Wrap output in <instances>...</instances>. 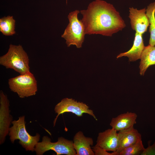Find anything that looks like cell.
<instances>
[{
  "instance_id": "3957f363",
  "label": "cell",
  "mask_w": 155,
  "mask_h": 155,
  "mask_svg": "<svg viewBox=\"0 0 155 155\" xmlns=\"http://www.w3.org/2000/svg\"><path fill=\"white\" fill-rule=\"evenodd\" d=\"M12 126L10 128L9 135L11 142L14 143L16 140L27 151H35L36 145L40 140V135L38 133L32 136L27 131L26 128L25 116L19 117L17 120L12 121Z\"/></svg>"
},
{
  "instance_id": "d6986e66",
  "label": "cell",
  "mask_w": 155,
  "mask_h": 155,
  "mask_svg": "<svg viewBox=\"0 0 155 155\" xmlns=\"http://www.w3.org/2000/svg\"><path fill=\"white\" fill-rule=\"evenodd\" d=\"M92 148L95 155H118L116 152L109 153L102 148L96 145Z\"/></svg>"
},
{
  "instance_id": "4fadbf2b",
  "label": "cell",
  "mask_w": 155,
  "mask_h": 155,
  "mask_svg": "<svg viewBox=\"0 0 155 155\" xmlns=\"http://www.w3.org/2000/svg\"><path fill=\"white\" fill-rule=\"evenodd\" d=\"M137 117L135 113L127 112L113 118L110 125L117 131L129 129L136 123Z\"/></svg>"
},
{
  "instance_id": "5bb4252c",
  "label": "cell",
  "mask_w": 155,
  "mask_h": 155,
  "mask_svg": "<svg viewBox=\"0 0 155 155\" xmlns=\"http://www.w3.org/2000/svg\"><path fill=\"white\" fill-rule=\"evenodd\" d=\"M145 46L142 35L135 32L133 44L131 48L127 51L119 54L117 58L127 57L130 61H136L140 59Z\"/></svg>"
},
{
  "instance_id": "8fae6325",
  "label": "cell",
  "mask_w": 155,
  "mask_h": 155,
  "mask_svg": "<svg viewBox=\"0 0 155 155\" xmlns=\"http://www.w3.org/2000/svg\"><path fill=\"white\" fill-rule=\"evenodd\" d=\"M117 131L112 128L98 133L95 145L107 151L116 152L118 146Z\"/></svg>"
},
{
  "instance_id": "6da1fadb",
  "label": "cell",
  "mask_w": 155,
  "mask_h": 155,
  "mask_svg": "<svg viewBox=\"0 0 155 155\" xmlns=\"http://www.w3.org/2000/svg\"><path fill=\"white\" fill-rule=\"evenodd\" d=\"M81 21L86 34H99L111 36L126 26L125 22L113 5L102 0L90 3L86 10H81Z\"/></svg>"
},
{
  "instance_id": "ac0fdd59",
  "label": "cell",
  "mask_w": 155,
  "mask_h": 155,
  "mask_svg": "<svg viewBox=\"0 0 155 155\" xmlns=\"http://www.w3.org/2000/svg\"><path fill=\"white\" fill-rule=\"evenodd\" d=\"M142 140L122 150L119 155H141L145 149Z\"/></svg>"
},
{
  "instance_id": "e0dca14e",
  "label": "cell",
  "mask_w": 155,
  "mask_h": 155,
  "mask_svg": "<svg viewBox=\"0 0 155 155\" xmlns=\"http://www.w3.org/2000/svg\"><path fill=\"white\" fill-rule=\"evenodd\" d=\"M15 20L13 16H8L0 19V31L4 35L12 36L16 33Z\"/></svg>"
},
{
  "instance_id": "8992f818",
  "label": "cell",
  "mask_w": 155,
  "mask_h": 155,
  "mask_svg": "<svg viewBox=\"0 0 155 155\" xmlns=\"http://www.w3.org/2000/svg\"><path fill=\"white\" fill-rule=\"evenodd\" d=\"M50 150L55 152L57 155H76V152L73 145V141L67 140L62 137L58 138L57 142H53L50 138L44 136L42 141L36 145L35 151L36 155H42Z\"/></svg>"
},
{
  "instance_id": "5b68a950",
  "label": "cell",
  "mask_w": 155,
  "mask_h": 155,
  "mask_svg": "<svg viewBox=\"0 0 155 155\" xmlns=\"http://www.w3.org/2000/svg\"><path fill=\"white\" fill-rule=\"evenodd\" d=\"M8 84L11 90L21 98L34 95L37 91V81L30 72L10 78Z\"/></svg>"
},
{
  "instance_id": "9c48e42d",
  "label": "cell",
  "mask_w": 155,
  "mask_h": 155,
  "mask_svg": "<svg viewBox=\"0 0 155 155\" xmlns=\"http://www.w3.org/2000/svg\"><path fill=\"white\" fill-rule=\"evenodd\" d=\"M130 23L132 29L135 32L142 35L147 31L150 23L144 8L137 9L132 7L129 8Z\"/></svg>"
},
{
  "instance_id": "277c9868",
  "label": "cell",
  "mask_w": 155,
  "mask_h": 155,
  "mask_svg": "<svg viewBox=\"0 0 155 155\" xmlns=\"http://www.w3.org/2000/svg\"><path fill=\"white\" fill-rule=\"evenodd\" d=\"M80 12L76 10L69 13L68 16L69 23L65 29L61 37L66 40L68 47L75 45L78 48L82 47L86 34L84 26L78 18Z\"/></svg>"
},
{
  "instance_id": "2e32d148",
  "label": "cell",
  "mask_w": 155,
  "mask_h": 155,
  "mask_svg": "<svg viewBox=\"0 0 155 155\" xmlns=\"http://www.w3.org/2000/svg\"><path fill=\"white\" fill-rule=\"evenodd\" d=\"M146 14L150 23L149 32L150 37L149 44L155 45V2L148 6L146 9Z\"/></svg>"
},
{
  "instance_id": "7a4b0ae2",
  "label": "cell",
  "mask_w": 155,
  "mask_h": 155,
  "mask_svg": "<svg viewBox=\"0 0 155 155\" xmlns=\"http://www.w3.org/2000/svg\"><path fill=\"white\" fill-rule=\"evenodd\" d=\"M29 57L20 45L10 44L7 52L0 57V64L24 74L30 72Z\"/></svg>"
},
{
  "instance_id": "9a60e30c",
  "label": "cell",
  "mask_w": 155,
  "mask_h": 155,
  "mask_svg": "<svg viewBox=\"0 0 155 155\" xmlns=\"http://www.w3.org/2000/svg\"><path fill=\"white\" fill-rule=\"evenodd\" d=\"M139 66L140 74L144 75L148 68L155 65V46H145L142 54Z\"/></svg>"
},
{
  "instance_id": "ba28073f",
  "label": "cell",
  "mask_w": 155,
  "mask_h": 155,
  "mask_svg": "<svg viewBox=\"0 0 155 155\" xmlns=\"http://www.w3.org/2000/svg\"><path fill=\"white\" fill-rule=\"evenodd\" d=\"M9 101L2 90L0 92V144L4 143L9 134L12 117L10 114Z\"/></svg>"
},
{
  "instance_id": "7c38bea8",
  "label": "cell",
  "mask_w": 155,
  "mask_h": 155,
  "mask_svg": "<svg viewBox=\"0 0 155 155\" xmlns=\"http://www.w3.org/2000/svg\"><path fill=\"white\" fill-rule=\"evenodd\" d=\"M73 141L76 155H95L91 147L94 143L93 139L85 137L82 131H79L75 134Z\"/></svg>"
},
{
  "instance_id": "44dd1931",
  "label": "cell",
  "mask_w": 155,
  "mask_h": 155,
  "mask_svg": "<svg viewBox=\"0 0 155 155\" xmlns=\"http://www.w3.org/2000/svg\"><path fill=\"white\" fill-rule=\"evenodd\" d=\"M67 0H66V3H67Z\"/></svg>"
},
{
  "instance_id": "30bf717a",
  "label": "cell",
  "mask_w": 155,
  "mask_h": 155,
  "mask_svg": "<svg viewBox=\"0 0 155 155\" xmlns=\"http://www.w3.org/2000/svg\"><path fill=\"white\" fill-rule=\"evenodd\" d=\"M118 146L116 152L119 153L125 148L142 140L141 135L134 127L119 131Z\"/></svg>"
},
{
  "instance_id": "52a82bcc",
  "label": "cell",
  "mask_w": 155,
  "mask_h": 155,
  "mask_svg": "<svg viewBox=\"0 0 155 155\" xmlns=\"http://www.w3.org/2000/svg\"><path fill=\"white\" fill-rule=\"evenodd\" d=\"M89 107L82 102H77L72 98H65L63 99L55 106L54 111L57 115L53 122L54 126L58 116L61 114L66 112L72 113L78 117L82 116L84 113L88 114L97 120L93 111Z\"/></svg>"
},
{
  "instance_id": "ffe728a7",
  "label": "cell",
  "mask_w": 155,
  "mask_h": 155,
  "mask_svg": "<svg viewBox=\"0 0 155 155\" xmlns=\"http://www.w3.org/2000/svg\"><path fill=\"white\" fill-rule=\"evenodd\" d=\"M155 154V142L151 146L149 145L144 150L141 155Z\"/></svg>"
}]
</instances>
